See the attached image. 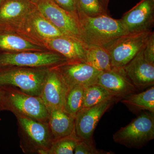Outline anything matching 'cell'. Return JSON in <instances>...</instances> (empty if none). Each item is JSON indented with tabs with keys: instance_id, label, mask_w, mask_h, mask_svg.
<instances>
[{
	"instance_id": "6",
	"label": "cell",
	"mask_w": 154,
	"mask_h": 154,
	"mask_svg": "<svg viewBox=\"0 0 154 154\" xmlns=\"http://www.w3.org/2000/svg\"><path fill=\"white\" fill-rule=\"evenodd\" d=\"M154 113L144 112L113 135L116 143L129 148L139 149L154 139Z\"/></svg>"
},
{
	"instance_id": "1",
	"label": "cell",
	"mask_w": 154,
	"mask_h": 154,
	"mask_svg": "<svg viewBox=\"0 0 154 154\" xmlns=\"http://www.w3.org/2000/svg\"><path fill=\"white\" fill-rule=\"evenodd\" d=\"M80 37L88 45L105 48L117 38L129 33L121 19H116L108 14L91 17L78 14Z\"/></svg>"
},
{
	"instance_id": "10",
	"label": "cell",
	"mask_w": 154,
	"mask_h": 154,
	"mask_svg": "<svg viewBox=\"0 0 154 154\" xmlns=\"http://www.w3.org/2000/svg\"><path fill=\"white\" fill-rule=\"evenodd\" d=\"M115 101L107 100L80 110L75 117V133L77 137L85 141L93 142V134L99 120Z\"/></svg>"
},
{
	"instance_id": "13",
	"label": "cell",
	"mask_w": 154,
	"mask_h": 154,
	"mask_svg": "<svg viewBox=\"0 0 154 154\" xmlns=\"http://www.w3.org/2000/svg\"><path fill=\"white\" fill-rule=\"evenodd\" d=\"M121 19L129 33L152 31L154 25V0H140L124 14Z\"/></svg>"
},
{
	"instance_id": "31",
	"label": "cell",
	"mask_w": 154,
	"mask_h": 154,
	"mask_svg": "<svg viewBox=\"0 0 154 154\" xmlns=\"http://www.w3.org/2000/svg\"><path fill=\"white\" fill-rule=\"evenodd\" d=\"M5 1V0H0V6H1V5L2 4L3 2Z\"/></svg>"
},
{
	"instance_id": "11",
	"label": "cell",
	"mask_w": 154,
	"mask_h": 154,
	"mask_svg": "<svg viewBox=\"0 0 154 154\" xmlns=\"http://www.w3.org/2000/svg\"><path fill=\"white\" fill-rule=\"evenodd\" d=\"M35 9L30 0H5L0 6V30L16 32Z\"/></svg>"
},
{
	"instance_id": "21",
	"label": "cell",
	"mask_w": 154,
	"mask_h": 154,
	"mask_svg": "<svg viewBox=\"0 0 154 154\" xmlns=\"http://www.w3.org/2000/svg\"><path fill=\"white\" fill-rule=\"evenodd\" d=\"M86 59V63L99 71H107L113 69L109 53L101 46L88 45Z\"/></svg>"
},
{
	"instance_id": "7",
	"label": "cell",
	"mask_w": 154,
	"mask_h": 154,
	"mask_svg": "<svg viewBox=\"0 0 154 154\" xmlns=\"http://www.w3.org/2000/svg\"><path fill=\"white\" fill-rule=\"evenodd\" d=\"M152 32L128 33L104 48L110 55L112 68H122L128 63L143 47Z\"/></svg>"
},
{
	"instance_id": "14",
	"label": "cell",
	"mask_w": 154,
	"mask_h": 154,
	"mask_svg": "<svg viewBox=\"0 0 154 154\" xmlns=\"http://www.w3.org/2000/svg\"><path fill=\"white\" fill-rule=\"evenodd\" d=\"M69 89L56 68L50 69L40 96L47 110L63 109Z\"/></svg>"
},
{
	"instance_id": "28",
	"label": "cell",
	"mask_w": 154,
	"mask_h": 154,
	"mask_svg": "<svg viewBox=\"0 0 154 154\" xmlns=\"http://www.w3.org/2000/svg\"><path fill=\"white\" fill-rule=\"evenodd\" d=\"M56 5L66 11L77 13L75 0H52Z\"/></svg>"
},
{
	"instance_id": "27",
	"label": "cell",
	"mask_w": 154,
	"mask_h": 154,
	"mask_svg": "<svg viewBox=\"0 0 154 154\" xmlns=\"http://www.w3.org/2000/svg\"><path fill=\"white\" fill-rule=\"evenodd\" d=\"M144 57L146 61L154 65V32H152L143 48Z\"/></svg>"
},
{
	"instance_id": "22",
	"label": "cell",
	"mask_w": 154,
	"mask_h": 154,
	"mask_svg": "<svg viewBox=\"0 0 154 154\" xmlns=\"http://www.w3.org/2000/svg\"><path fill=\"white\" fill-rule=\"evenodd\" d=\"M112 99H116L102 86L98 84L88 86L85 88L83 108L93 107L107 100Z\"/></svg>"
},
{
	"instance_id": "23",
	"label": "cell",
	"mask_w": 154,
	"mask_h": 154,
	"mask_svg": "<svg viewBox=\"0 0 154 154\" xmlns=\"http://www.w3.org/2000/svg\"><path fill=\"white\" fill-rule=\"evenodd\" d=\"M85 88L75 86L69 88L66 98L63 110L75 117L77 113L83 108Z\"/></svg>"
},
{
	"instance_id": "19",
	"label": "cell",
	"mask_w": 154,
	"mask_h": 154,
	"mask_svg": "<svg viewBox=\"0 0 154 154\" xmlns=\"http://www.w3.org/2000/svg\"><path fill=\"white\" fill-rule=\"evenodd\" d=\"M48 124L54 141L68 136L75 132V117L63 109L48 110Z\"/></svg>"
},
{
	"instance_id": "2",
	"label": "cell",
	"mask_w": 154,
	"mask_h": 154,
	"mask_svg": "<svg viewBox=\"0 0 154 154\" xmlns=\"http://www.w3.org/2000/svg\"><path fill=\"white\" fill-rule=\"evenodd\" d=\"M20 147L26 154H46L54 141L48 122L16 116Z\"/></svg>"
},
{
	"instance_id": "33",
	"label": "cell",
	"mask_w": 154,
	"mask_h": 154,
	"mask_svg": "<svg viewBox=\"0 0 154 154\" xmlns=\"http://www.w3.org/2000/svg\"><path fill=\"white\" fill-rule=\"evenodd\" d=\"M30 1H31V2H33V0H30Z\"/></svg>"
},
{
	"instance_id": "15",
	"label": "cell",
	"mask_w": 154,
	"mask_h": 154,
	"mask_svg": "<svg viewBox=\"0 0 154 154\" xmlns=\"http://www.w3.org/2000/svg\"><path fill=\"white\" fill-rule=\"evenodd\" d=\"M42 45L49 51L63 56L68 61L86 62L88 45L79 38L63 35L45 40Z\"/></svg>"
},
{
	"instance_id": "30",
	"label": "cell",
	"mask_w": 154,
	"mask_h": 154,
	"mask_svg": "<svg viewBox=\"0 0 154 154\" xmlns=\"http://www.w3.org/2000/svg\"><path fill=\"white\" fill-rule=\"evenodd\" d=\"M102 1H103V2H104V4H105V6L108 7V3H109V0H102Z\"/></svg>"
},
{
	"instance_id": "16",
	"label": "cell",
	"mask_w": 154,
	"mask_h": 154,
	"mask_svg": "<svg viewBox=\"0 0 154 154\" xmlns=\"http://www.w3.org/2000/svg\"><path fill=\"white\" fill-rule=\"evenodd\" d=\"M143 48L122 68L128 79L137 89H143L154 86V65L145 59Z\"/></svg>"
},
{
	"instance_id": "29",
	"label": "cell",
	"mask_w": 154,
	"mask_h": 154,
	"mask_svg": "<svg viewBox=\"0 0 154 154\" xmlns=\"http://www.w3.org/2000/svg\"><path fill=\"white\" fill-rule=\"evenodd\" d=\"M3 98V92L2 90H0V107L2 105V102Z\"/></svg>"
},
{
	"instance_id": "8",
	"label": "cell",
	"mask_w": 154,
	"mask_h": 154,
	"mask_svg": "<svg viewBox=\"0 0 154 154\" xmlns=\"http://www.w3.org/2000/svg\"><path fill=\"white\" fill-rule=\"evenodd\" d=\"M32 2L39 13L63 35L81 39L77 13L66 11L52 0H33Z\"/></svg>"
},
{
	"instance_id": "17",
	"label": "cell",
	"mask_w": 154,
	"mask_h": 154,
	"mask_svg": "<svg viewBox=\"0 0 154 154\" xmlns=\"http://www.w3.org/2000/svg\"><path fill=\"white\" fill-rule=\"evenodd\" d=\"M96 84L105 88L116 99H122L136 93L137 89L128 79L122 68H113L111 70L101 72Z\"/></svg>"
},
{
	"instance_id": "20",
	"label": "cell",
	"mask_w": 154,
	"mask_h": 154,
	"mask_svg": "<svg viewBox=\"0 0 154 154\" xmlns=\"http://www.w3.org/2000/svg\"><path fill=\"white\" fill-rule=\"evenodd\" d=\"M132 112L146 110L154 113V87L141 93L129 94L120 100Z\"/></svg>"
},
{
	"instance_id": "26",
	"label": "cell",
	"mask_w": 154,
	"mask_h": 154,
	"mask_svg": "<svg viewBox=\"0 0 154 154\" xmlns=\"http://www.w3.org/2000/svg\"><path fill=\"white\" fill-rule=\"evenodd\" d=\"M75 154H109L111 152L101 150L96 148L94 142L80 140L75 148Z\"/></svg>"
},
{
	"instance_id": "12",
	"label": "cell",
	"mask_w": 154,
	"mask_h": 154,
	"mask_svg": "<svg viewBox=\"0 0 154 154\" xmlns=\"http://www.w3.org/2000/svg\"><path fill=\"white\" fill-rule=\"evenodd\" d=\"M56 68L69 88L77 85L85 88L95 85L102 72L82 61H68Z\"/></svg>"
},
{
	"instance_id": "24",
	"label": "cell",
	"mask_w": 154,
	"mask_h": 154,
	"mask_svg": "<svg viewBox=\"0 0 154 154\" xmlns=\"http://www.w3.org/2000/svg\"><path fill=\"white\" fill-rule=\"evenodd\" d=\"M77 14L95 17L108 14L107 8L102 0H75Z\"/></svg>"
},
{
	"instance_id": "9",
	"label": "cell",
	"mask_w": 154,
	"mask_h": 154,
	"mask_svg": "<svg viewBox=\"0 0 154 154\" xmlns=\"http://www.w3.org/2000/svg\"><path fill=\"white\" fill-rule=\"evenodd\" d=\"M16 32L42 45L48 39L64 35L36 8L28 15Z\"/></svg>"
},
{
	"instance_id": "32",
	"label": "cell",
	"mask_w": 154,
	"mask_h": 154,
	"mask_svg": "<svg viewBox=\"0 0 154 154\" xmlns=\"http://www.w3.org/2000/svg\"><path fill=\"white\" fill-rule=\"evenodd\" d=\"M3 111L2 109V107H0V112H1V111Z\"/></svg>"
},
{
	"instance_id": "4",
	"label": "cell",
	"mask_w": 154,
	"mask_h": 154,
	"mask_svg": "<svg viewBox=\"0 0 154 154\" xmlns=\"http://www.w3.org/2000/svg\"><path fill=\"white\" fill-rule=\"evenodd\" d=\"M3 92L1 107L15 116H22L48 122V111L40 96H32L12 88L1 89Z\"/></svg>"
},
{
	"instance_id": "3",
	"label": "cell",
	"mask_w": 154,
	"mask_h": 154,
	"mask_svg": "<svg viewBox=\"0 0 154 154\" xmlns=\"http://www.w3.org/2000/svg\"><path fill=\"white\" fill-rule=\"evenodd\" d=\"M51 68L19 67L0 70V89L12 88L32 96H40Z\"/></svg>"
},
{
	"instance_id": "25",
	"label": "cell",
	"mask_w": 154,
	"mask_h": 154,
	"mask_svg": "<svg viewBox=\"0 0 154 154\" xmlns=\"http://www.w3.org/2000/svg\"><path fill=\"white\" fill-rule=\"evenodd\" d=\"M81 140L75 132L53 142L46 154H73L75 148Z\"/></svg>"
},
{
	"instance_id": "5",
	"label": "cell",
	"mask_w": 154,
	"mask_h": 154,
	"mask_svg": "<svg viewBox=\"0 0 154 154\" xmlns=\"http://www.w3.org/2000/svg\"><path fill=\"white\" fill-rule=\"evenodd\" d=\"M68 61L51 51L0 52V70L19 67H56Z\"/></svg>"
},
{
	"instance_id": "18",
	"label": "cell",
	"mask_w": 154,
	"mask_h": 154,
	"mask_svg": "<svg viewBox=\"0 0 154 154\" xmlns=\"http://www.w3.org/2000/svg\"><path fill=\"white\" fill-rule=\"evenodd\" d=\"M49 51L45 46L18 32L0 30V51Z\"/></svg>"
}]
</instances>
